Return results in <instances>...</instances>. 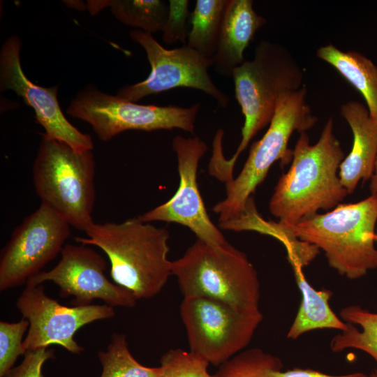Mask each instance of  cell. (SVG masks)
I'll return each instance as SVG.
<instances>
[{
	"mask_svg": "<svg viewBox=\"0 0 377 377\" xmlns=\"http://www.w3.org/2000/svg\"><path fill=\"white\" fill-rule=\"evenodd\" d=\"M369 377H377V370H374L373 372H371L369 375Z\"/></svg>",
	"mask_w": 377,
	"mask_h": 377,
	"instance_id": "cell-33",
	"label": "cell"
},
{
	"mask_svg": "<svg viewBox=\"0 0 377 377\" xmlns=\"http://www.w3.org/2000/svg\"><path fill=\"white\" fill-rule=\"evenodd\" d=\"M340 317L348 323V328L331 339V350H360L369 355L377 364V313L350 305L341 310Z\"/></svg>",
	"mask_w": 377,
	"mask_h": 377,
	"instance_id": "cell-21",
	"label": "cell"
},
{
	"mask_svg": "<svg viewBox=\"0 0 377 377\" xmlns=\"http://www.w3.org/2000/svg\"><path fill=\"white\" fill-rule=\"evenodd\" d=\"M21 41L17 36L8 38L0 52L1 91L10 89L31 106L36 121L44 128L45 136L66 143L76 151L92 150L90 135L72 125L61 112L57 100L58 87L45 88L34 84L23 73L20 51Z\"/></svg>",
	"mask_w": 377,
	"mask_h": 377,
	"instance_id": "cell-15",
	"label": "cell"
},
{
	"mask_svg": "<svg viewBox=\"0 0 377 377\" xmlns=\"http://www.w3.org/2000/svg\"><path fill=\"white\" fill-rule=\"evenodd\" d=\"M172 148L176 154L179 187L167 202L139 215L142 222L177 223L188 228L198 239L213 246L228 242L210 219L199 191L197 174L199 162L208 149L207 144L197 136H175Z\"/></svg>",
	"mask_w": 377,
	"mask_h": 377,
	"instance_id": "cell-14",
	"label": "cell"
},
{
	"mask_svg": "<svg viewBox=\"0 0 377 377\" xmlns=\"http://www.w3.org/2000/svg\"><path fill=\"white\" fill-rule=\"evenodd\" d=\"M376 222L377 195H371L288 226L299 239L323 251L340 275L355 280L377 268Z\"/></svg>",
	"mask_w": 377,
	"mask_h": 377,
	"instance_id": "cell-3",
	"label": "cell"
},
{
	"mask_svg": "<svg viewBox=\"0 0 377 377\" xmlns=\"http://www.w3.org/2000/svg\"><path fill=\"white\" fill-rule=\"evenodd\" d=\"M16 307L29 322L22 343L26 352L56 344L71 353L80 354L84 348L74 339L77 331L87 324L115 315L114 307L107 304L62 305L45 294L42 284H27L17 300Z\"/></svg>",
	"mask_w": 377,
	"mask_h": 377,
	"instance_id": "cell-12",
	"label": "cell"
},
{
	"mask_svg": "<svg viewBox=\"0 0 377 377\" xmlns=\"http://www.w3.org/2000/svg\"><path fill=\"white\" fill-rule=\"evenodd\" d=\"M67 221L49 206H40L16 227L0 256V290L20 286L59 253L71 235Z\"/></svg>",
	"mask_w": 377,
	"mask_h": 377,
	"instance_id": "cell-11",
	"label": "cell"
},
{
	"mask_svg": "<svg viewBox=\"0 0 377 377\" xmlns=\"http://www.w3.org/2000/svg\"><path fill=\"white\" fill-rule=\"evenodd\" d=\"M273 377H369L362 372H355L342 375H330L311 369L294 368L283 371H277L272 374Z\"/></svg>",
	"mask_w": 377,
	"mask_h": 377,
	"instance_id": "cell-30",
	"label": "cell"
},
{
	"mask_svg": "<svg viewBox=\"0 0 377 377\" xmlns=\"http://www.w3.org/2000/svg\"><path fill=\"white\" fill-rule=\"evenodd\" d=\"M29 327L24 318L17 323L0 322V377L13 367L18 356L26 353L22 338Z\"/></svg>",
	"mask_w": 377,
	"mask_h": 377,
	"instance_id": "cell-27",
	"label": "cell"
},
{
	"mask_svg": "<svg viewBox=\"0 0 377 377\" xmlns=\"http://www.w3.org/2000/svg\"><path fill=\"white\" fill-rule=\"evenodd\" d=\"M107 263L87 245L65 244L57 265L30 278L26 284L39 285L52 281L59 288L61 297H72L74 306L91 304L96 300L114 307L132 308L137 298L128 289L111 282L105 276Z\"/></svg>",
	"mask_w": 377,
	"mask_h": 377,
	"instance_id": "cell-13",
	"label": "cell"
},
{
	"mask_svg": "<svg viewBox=\"0 0 377 377\" xmlns=\"http://www.w3.org/2000/svg\"><path fill=\"white\" fill-rule=\"evenodd\" d=\"M333 129L330 118L314 145L306 132L300 133L291 165L279 178L269 203L279 221L295 225L319 210L333 209L348 194L339 177L345 158Z\"/></svg>",
	"mask_w": 377,
	"mask_h": 377,
	"instance_id": "cell-1",
	"label": "cell"
},
{
	"mask_svg": "<svg viewBox=\"0 0 377 377\" xmlns=\"http://www.w3.org/2000/svg\"><path fill=\"white\" fill-rule=\"evenodd\" d=\"M252 0H228L216 51L212 58L214 70L225 77L246 60L244 50L257 31L267 23L258 14Z\"/></svg>",
	"mask_w": 377,
	"mask_h": 377,
	"instance_id": "cell-16",
	"label": "cell"
},
{
	"mask_svg": "<svg viewBox=\"0 0 377 377\" xmlns=\"http://www.w3.org/2000/svg\"><path fill=\"white\" fill-rule=\"evenodd\" d=\"M86 237H76L78 244L101 249L110 263L114 282L133 293L137 300L158 294L172 274L168 230L137 216L121 223H94Z\"/></svg>",
	"mask_w": 377,
	"mask_h": 377,
	"instance_id": "cell-2",
	"label": "cell"
},
{
	"mask_svg": "<svg viewBox=\"0 0 377 377\" xmlns=\"http://www.w3.org/2000/svg\"><path fill=\"white\" fill-rule=\"evenodd\" d=\"M159 377H215L207 371L209 362L190 350L172 348L160 359Z\"/></svg>",
	"mask_w": 377,
	"mask_h": 377,
	"instance_id": "cell-26",
	"label": "cell"
},
{
	"mask_svg": "<svg viewBox=\"0 0 377 377\" xmlns=\"http://www.w3.org/2000/svg\"><path fill=\"white\" fill-rule=\"evenodd\" d=\"M306 95L304 84L299 90L280 96L267 131L251 145L240 173L226 182V198L213 207L219 214V227L244 212L252 194L276 161L285 165L292 160L293 150L288 144L293 133L306 132L316 124L318 118L306 102Z\"/></svg>",
	"mask_w": 377,
	"mask_h": 377,
	"instance_id": "cell-6",
	"label": "cell"
},
{
	"mask_svg": "<svg viewBox=\"0 0 377 377\" xmlns=\"http://www.w3.org/2000/svg\"><path fill=\"white\" fill-rule=\"evenodd\" d=\"M98 357L102 365L100 377H159L158 367L140 364L132 355L124 334L114 333L107 349L99 350Z\"/></svg>",
	"mask_w": 377,
	"mask_h": 377,
	"instance_id": "cell-24",
	"label": "cell"
},
{
	"mask_svg": "<svg viewBox=\"0 0 377 377\" xmlns=\"http://www.w3.org/2000/svg\"><path fill=\"white\" fill-rule=\"evenodd\" d=\"M21 364L13 367L2 377H44L42 368L44 363L54 357V350L46 347L28 350Z\"/></svg>",
	"mask_w": 377,
	"mask_h": 377,
	"instance_id": "cell-29",
	"label": "cell"
},
{
	"mask_svg": "<svg viewBox=\"0 0 377 377\" xmlns=\"http://www.w3.org/2000/svg\"><path fill=\"white\" fill-rule=\"evenodd\" d=\"M189 1L187 0H170L168 1V15L162 31V39L168 45L181 42L187 43L188 33L186 22L189 15Z\"/></svg>",
	"mask_w": 377,
	"mask_h": 377,
	"instance_id": "cell-28",
	"label": "cell"
},
{
	"mask_svg": "<svg viewBox=\"0 0 377 377\" xmlns=\"http://www.w3.org/2000/svg\"><path fill=\"white\" fill-rule=\"evenodd\" d=\"M200 103L183 108L140 105L87 87L71 101V116L89 123L97 136L107 141L128 130L152 131L182 129L194 133Z\"/></svg>",
	"mask_w": 377,
	"mask_h": 377,
	"instance_id": "cell-8",
	"label": "cell"
},
{
	"mask_svg": "<svg viewBox=\"0 0 377 377\" xmlns=\"http://www.w3.org/2000/svg\"><path fill=\"white\" fill-rule=\"evenodd\" d=\"M371 195H377V157L375 163L374 173L369 180V185Z\"/></svg>",
	"mask_w": 377,
	"mask_h": 377,
	"instance_id": "cell-31",
	"label": "cell"
},
{
	"mask_svg": "<svg viewBox=\"0 0 377 377\" xmlns=\"http://www.w3.org/2000/svg\"><path fill=\"white\" fill-rule=\"evenodd\" d=\"M341 116L353 135L350 152L339 167V177L348 194L353 193L360 180H370L377 157V122L367 108L359 101H350L341 106Z\"/></svg>",
	"mask_w": 377,
	"mask_h": 377,
	"instance_id": "cell-17",
	"label": "cell"
},
{
	"mask_svg": "<svg viewBox=\"0 0 377 377\" xmlns=\"http://www.w3.org/2000/svg\"><path fill=\"white\" fill-rule=\"evenodd\" d=\"M121 23L150 33L162 31L168 15V3L162 0L106 1Z\"/></svg>",
	"mask_w": 377,
	"mask_h": 377,
	"instance_id": "cell-23",
	"label": "cell"
},
{
	"mask_svg": "<svg viewBox=\"0 0 377 377\" xmlns=\"http://www.w3.org/2000/svg\"><path fill=\"white\" fill-rule=\"evenodd\" d=\"M172 274L184 297L212 298L246 312L260 311L257 271L247 256L228 242L213 246L198 239L172 261Z\"/></svg>",
	"mask_w": 377,
	"mask_h": 377,
	"instance_id": "cell-5",
	"label": "cell"
},
{
	"mask_svg": "<svg viewBox=\"0 0 377 377\" xmlns=\"http://www.w3.org/2000/svg\"><path fill=\"white\" fill-rule=\"evenodd\" d=\"M375 241L377 242V228H376V230Z\"/></svg>",
	"mask_w": 377,
	"mask_h": 377,
	"instance_id": "cell-34",
	"label": "cell"
},
{
	"mask_svg": "<svg viewBox=\"0 0 377 377\" xmlns=\"http://www.w3.org/2000/svg\"><path fill=\"white\" fill-rule=\"evenodd\" d=\"M283 368L281 360L258 348L242 350L219 366L215 377H273Z\"/></svg>",
	"mask_w": 377,
	"mask_h": 377,
	"instance_id": "cell-25",
	"label": "cell"
},
{
	"mask_svg": "<svg viewBox=\"0 0 377 377\" xmlns=\"http://www.w3.org/2000/svg\"><path fill=\"white\" fill-rule=\"evenodd\" d=\"M64 3L68 6L79 10H84L86 8L85 4L80 1H65Z\"/></svg>",
	"mask_w": 377,
	"mask_h": 377,
	"instance_id": "cell-32",
	"label": "cell"
},
{
	"mask_svg": "<svg viewBox=\"0 0 377 377\" xmlns=\"http://www.w3.org/2000/svg\"><path fill=\"white\" fill-rule=\"evenodd\" d=\"M95 165L91 150L76 151L42 133L33 165L36 193L41 203L84 232L94 223Z\"/></svg>",
	"mask_w": 377,
	"mask_h": 377,
	"instance_id": "cell-7",
	"label": "cell"
},
{
	"mask_svg": "<svg viewBox=\"0 0 377 377\" xmlns=\"http://www.w3.org/2000/svg\"><path fill=\"white\" fill-rule=\"evenodd\" d=\"M232 77L244 122L235 153L223 161L227 172L233 171L237 158L251 139L269 124L280 96L304 85L303 70L292 54L281 45L266 40L258 43L253 59L236 68Z\"/></svg>",
	"mask_w": 377,
	"mask_h": 377,
	"instance_id": "cell-4",
	"label": "cell"
},
{
	"mask_svg": "<svg viewBox=\"0 0 377 377\" xmlns=\"http://www.w3.org/2000/svg\"><path fill=\"white\" fill-rule=\"evenodd\" d=\"M228 0H197L186 45L212 59L216 51Z\"/></svg>",
	"mask_w": 377,
	"mask_h": 377,
	"instance_id": "cell-22",
	"label": "cell"
},
{
	"mask_svg": "<svg viewBox=\"0 0 377 377\" xmlns=\"http://www.w3.org/2000/svg\"><path fill=\"white\" fill-rule=\"evenodd\" d=\"M180 316L189 350L214 366L244 350L263 319L260 311L246 312L204 297H184Z\"/></svg>",
	"mask_w": 377,
	"mask_h": 377,
	"instance_id": "cell-9",
	"label": "cell"
},
{
	"mask_svg": "<svg viewBox=\"0 0 377 377\" xmlns=\"http://www.w3.org/2000/svg\"><path fill=\"white\" fill-rule=\"evenodd\" d=\"M316 55L362 94L371 118L377 122V66L358 52H343L332 44L319 47Z\"/></svg>",
	"mask_w": 377,
	"mask_h": 377,
	"instance_id": "cell-19",
	"label": "cell"
},
{
	"mask_svg": "<svg viewBox=\"0 0 377 377\" xmlns=\"http://www.w3.org/2000/svg\"><path fill=\"white\" fill-rule=\"evenodd\" d=\"M221 228L235 231L255 230L272 236L285 246L287 258L291 266L299 265L304 268L320 253L316 246L299 239L288 224L279 221L274 222L263 219L257 213L253 199L238 219L226 223Z\"/></svg>",
	"mask_w": 377,
	"mask_h": 377,
	"instance_id": "cell-20",
	"label": "cell"
},
{
	"mask_svg": "<svg viewBox=\"0 0 377 377\" xmlns=\"http://www.w3.org/2000/svg\"><path fill=\"white\" fill-rule=\"evenodd\" d=\"M129 34L145 50L151 69L145 80L122 87L117 96L137 102L149 95L186 87L207 94L221 108L228 105V96L216 87L208 73L212 66V59L202 57L186 44L168 50L151 34L140 29L131 30Z\"/></svg>",
	"mask_w": 377,
	"mask_h": 377,
	"instance_id": "cell-10",
	"label": "cell"
},
{
	"mask_svg": "<svg viewBox=\"0 0 377 377\" xmlns=\"http://www.w3.org/2000/svg\"><path fill=\"white\" fill-rule=\"evenodd\" d=\"M291 267L302 300L286 337L297 339L304 333L316 330H346L348 323L337 316L330 306L332 292L325 288L316 290L306 280L302 267Z\"/></svg>",
	"mask_w": 377,
	"mask_h": 377,
	"instance_id": "cell-18",
	"label": "cell"
}]
</instances>
